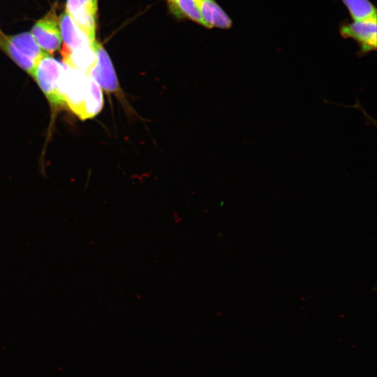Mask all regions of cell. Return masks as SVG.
Wrapping results in <instances>:
<instances>
[{
	"label": "cell",
	"mask_w": 377,
	"mask_h": 377,
	"mask_svg": "<svg viewBox=\"0 0 377 377\" xmlns=\"http://www.w3.org/2000/svg\"><path fill=\"white\" fill-rule=\"evenodd\" d=\"M345 38H352L360 45L361 54H366L376 49V17L363 20H354L340 29Z\"/></svg>",
	"instance_id": "52a82bcc"
},
{
	"label": "cell",
	"mask_w": 377,
	"mask_h": 377,
	"mask_svg": "<svg viewBox=\"0 0 377 377\" xmlns=\"http://www.w3.org/2000/svg\"><path fill=\"white\" fill-rule=\"evenodd\" d=\"M59 92L64 105L82 120L94 117L103 108L101 88L80 70L66 66L59 82Z\"/></svg>",
	"instance_id": "6da1fadb"
},
{
	"label": "cell",
	"mask_w": 377,
	"mask_h": 377,
	"mask_svg": "<svg viewBox=\"0 0 377 377\" xmlns=\"http://www.w3.org/2000/svg\"><path fill=\"white\" fill-rule=\"evenodd\" d=\"M96 61L87 75L107 93L116 94L120 98L121 90L112 61L102 44L97 41L93 44Z\"/></svg>",
	"instance_id": "5b68a950"
},
{
	"label": "cell",
	"mask_w": 377,
	"mask_h": 377,
	"mask_svg": "<svg viewBox=\"0 0 377 377\" xmlns=\"http://www.w3.org/2000/svg\"><path fill=\"white\" fill-rule=\"evenodd\" d=\"M354 20L376 17V10L369 0H342Z\"/></svg>",
	"instance_id": "8fae6325"
},
{
	"label": "cell",
	"mask_w": 377,
	"mask_h": 377,
	"mask_svg": "<svg viewBox=\"0 0 377 377\" xmlns=\"http://www.w3.org/2000/svg\"><path fill=\"white\" fill-rule=\"evenodd\" d=\"M66 12L88 38L93 48L96 41L97 17L92 15L77 0H67Z\"/></svg>",
	"instance_id": "ba28073f"
},
{
	"label": "cell",
	"mask_w": 377,
	"mask_h": 377,
	"mask_svg": "<svg viewBox=\"0 0 377 377\" xmlns=\"http://www.w3.org/2000/svg\"><path fill=\"white\" fill-rule=\"evenodd\" d=\"M171 13L175 17L188 18L206 27L193 0H166Z\"/></svg>",
	"instance_id": "30bf717a"
},
{
	"label": "cell",
	"mask_w": 377,
	"mask_h": 377,
	"mask_svg": "<svg viewBox=\"0 0 377 377\" xmlns=\"http://www.w3.org/2000/svg\"><path fill=\"white\" fill-rule=\"evenodd\" d=\"M206 28L228 29L232 20L214 0H193Z\"/></svg>",
	"instance_id": "9c48e42d"
},
{
	"label": "cell",
	"mask_w": 377,
	"mask_h": 377,
	"mask_svg": "<svg viewBox=\"0 0 377 377\" xmlns=\"http://www.w3.org/2000/svg\"><path fill=\"white\" fill-rule=\"evenodd\" d=\"M66 65L45 53L38 62L32 77L49 102L54 107L64 104L59 92V84Z\"/></svg>",
	"instance_id": "277c9868"
},
{
	"label": "cell",
	"mask_w": 377,
	"mask_h": 377,
	"mask_svg": "<svg viewBox=\"0 0 377 377\" xmlns=\"http://www.w3.org/2000/svg\"><path fill=\"white\" fill-rule=\"evenodd\" d=\"M31 34L41 50L47 54L51 55L60 48L61 31L54 10H50L36 22L31 29Z\"/></svg>",
	"instance_id": "8992f818"
},
{
	"label": "cell",
	"mask_w": 377,
	"mask_h": 377,
	"mask_svg": "<svg viewBox=\"0 0 377 377\" xmlns=\"http://www.w3.org/2000/svg\"><path fill=\"white\" fill-rule=\"evenodd\" d=\"M0 48L31 76L38 62L45 54L29 32L14 36L1 35Z\"/></svg>",
	"instance_id": "3957f363"
},
{
	"label": "cell",
	"mask_w": 377,
	"mask_h": 377,
	"mask_svg": "<svg viewBox=\"0 0 377 377\" xmlns=\"http://www.w3.org/2000/svg\"><path fill=\"white\" fill-rule=\"evenodd\" d=\"M63 46L61 54L67 66L87 75L96 61V56L88 38L65 11L59 17Z\"/></svg>",
	"instance_id": "7a4b0ae2"
},
{
	"label": "cell",
	"mask_w": 377,
	"mask_h": 377,
	"mask_svg": "<svg viewBox=\"0 0 377 377\" xmlns=\"http://www.w3.org/2000/svg\"><path fill=\"white\" fill-rule=\"evenodd\" d=\"M77 1L87 8L92 15L97 17L98 0H77Z\"/></svg>",
	"instance_id": "7c38bea8"
}]
</instances>
